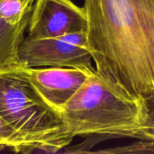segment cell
<instances>
[{"mask_svg": "<svg viewBox=\"0 0 154 154\" xmlns=\"http://www.w3.org/2000/svg\"><path fill=\"white\" fill-rule=\"evenodd\" d=\"M96 71L136 100L154 95V0H85Z\"/></svg>", "mask_w": 154, "mask_h": 154, "instance_id": "1", "label": "cell"}, {"mask_svg": "<svg viewBox=\"0 0 154 154\" xmlns=\"http://www.w3.org/2000/svg\"><path fill=\"white\" fill-rule=\"evenodd\" d=\"M0 116L13 133L16 152H57L74 139L60 112L19 70L0 73Z\"/></svg>", "mask_w": 154, "mask_h": 154, "instance_id": "2", "label": "cell"}, {"mask_svg": "<svg viewBox=\"0 0 154 154\" xmlns=\"http://www.w3.org/2000/svg\"><path fill=\"white\" fill-rule=\"evenodd\" d=\"M69 134L138 138L142 101L132 98L93 71L60 110Z\"/></svg>", "mask_w": 154, "mask_h": 154, "instance_id": "3", "label": "cell"}, {"mask_svg": "<svg viewBox=\"0 0 154 154\" xmlns=\"http://www.w3.org/2000/svg\"><path fill=\"white\" fill-rule=\"evenodd\" d=\"M19 53L23 68L57 67L96 70L86 32L55 38L27 37L23 39Z\"/></svg>", "mask_w": 154, "mask_h": 154, "instance_id": "4", "label": "cell"}, {"mask_svg": "<svg viewBox=\"0 0 154 154\" xmlns=\"http://www.w3.org/2000/svg\"><path fill=\"white\" fill-rule=\"evenodd\" d=\"M88 20L84 7L71 0H35L30 14L28 37L55 38L87 32Z\"/></svg>", "mask_w": 154, "mask_h": 154, "instance_id": "5", "label": "cell"}, {"mask_svg": "<svg viewBox=\"0 0 154 154\" xmlns=\"http://www.w3.org/2000/svg\"><path fill=\"white\" fill-rule=\"evenodd\" d=\"M18 70L40 96L59 112L93 72L77 68L57 67L22 68Z\"/></svg>", "mask_w": 154, "mask_h": 154, "instance_id": "6", "label": "cell"}, {"mask_svg": "<svg viewBox=\"0 0 154 154\" xmlns=\"http://www.w3.org/2000/svg\"><path fill=\"white\" fill-rule=\"evenodd\" d=\"M30 14L17 24H11L0 17V73L16 71L23 68L20 47L28 27Z\"/></svg>", "mask_w": 154, "mask_h": 154, "instance_id": "7", "label": "cell"}, {"mask_svg": "<svg viewBox=\"0 0 154 154\" xmlns=\"http://www.w3.org/2000/svg\"><path fill=\"white\" fill-rule=\"evenodd\" d=\"M35 0H0V17L11 24L19 23L32 12Z\"/></svg>", "mask_w": 154, "mask_h": 154, "instance_id": "8", "label": "cell"}, {"mask_svg": "<svg viewBox=\"0 0 154 154\" xmlns=\"http://www.w3.org/2000/svg\"><path fill=\"white\" fill-rule=\"evenodd\" d=\"M142 101V117L139 139L154 143V95Z\"/></svg>", "mask_w": 154, "mask_h": 154, "instance_id": "9", "label": "cell"}, {"mask_svg": "<svg viewBox=\"0 0 154 154\" xmlns=\"http://www.w3.org/2000/svg\"><path fill=\"white\" fill-rule=\"evenodd\" d=\"M5 149H10L14 151V143L12 131L5 125L0 116V152Z\"/></svg>", "mask_w": 154, "mask_h": 154, "instance_id": "10", "label": "cell"}]
</instances>
